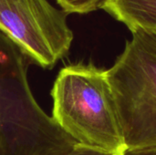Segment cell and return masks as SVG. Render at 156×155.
<instances>
[{
  "label": "cell",
  "instance_id": "obj_1",
  "mask_svg": "<svg viewBox=\"0 0 156 155\" xmlns=\"http://www.w3.org/2000/svg\"><path fill=\"white\" fill-rule=\"evenodd\" d=\"M51 97L52 120L78 144L114 155L127 149L105 70L92 64L66 65Z\"/></svg>",
  "mask_w": 156,
  "mask_h": 155
},
{
  "label": "cell",
  "instance_id": "obj_2",
  "mask_svg": "<svg viewBox=\"0 0 156 155\" xmlns=\"http://www.w3.org/2000/svg\"><path fill=\"white\" fill-rule=\"evenodd\" d=\"M30 59L0 31V144L62 154L77 143L44 111L29 86Z\"/></svg>",
  "mask_w": 156,
  "mask_h": 155
},
{
  "label": "cell",
  "instance_id": "obj_3",
  "mask_svg": "<svg viewBox=\"0 0 156 155\" xmlns=\"http://www.w3.org/2000/svg\"><path fill=\"white\" fill-rule=\"evenodd\" d=\"M106 71L127 149L156 145V34L132 32Z\"/></svg>",
  "mask_w": 156,
  "mask_h": 155
},
{
  "label": "cell",
  "instance_id": "obj_4",
  "mask_svg": "<svg viewBox=\"0 0 156 155\" xmlns=\"http://www.w3.org/2000/svg\"><path fill=\"white\" fill-rule=\"evenodd\" d=\"M69 14L48 0H0V31L42 69H52L65 58L74 35Z\"/></svg>",
  "mask_w": 156,
  "mask_h": 155
},
{
  "label": "cell",
  "instance_id": "obj_5",
  "mask_svg": "<svg viewBox=\"0 0 156 155\" xmlns=\"http://www.w3.org/2000/svg\"><path fill=\"white\" fill-rule=\"evenodd\" d=\"M100 8L124 24L131 32L156 31V0H103Z\"/></svg>",
  "mask_w": 156,
  "mask_h": 155
},
{
  "label": "cell",
  "instance_id": "obj_6",
  "mask_svg": "<svg viewBox=\"0 0 156 155\" xmlns=\"http://www.w3.org/2000/svg\"><path fill=\"white\" fill-rule=\"evenodd\" d=\"M58 6L68 14L86 15L101 7L103 0H55Z\"/></svg>",
  "mask_w": 156,
  "mask_h": 155
},
{
  "label": "cell",
  "instance_id": "obj_7",
  "mask_svg": "<svg viewBox=\"0 0 156 155\" xmlns=\"http://www.w3.org/2000/svg\"><path fill=\"white\" fill-rule=\"evenodd\" d=\"M60 155H114L112 153H107L101 151H98L90 147H86L80 144H76L73 149Z\"/></svg>",
  "mask_w": 156,
  "mask_h": 155
},
{
  "label": "cell",
  "instance_id": "obj_8",
  "mask_svg": "<svg viewBox=\"0 0 156 155\" xmlns=\"http://www.w3.org/2000/svg\"><path fill=\"white\" fill-rule=\"evenodd\" d=\"M122 155H156V145L126 149Z\"/></svg>",
  "mask_w": 156,
  "mask_h": 155
},
{
  "label": "cell",
  "instance_id": "obj_9",
  "mask_svg": "<svg viewBox=\"0 0 156 155\" xmlns=\"http://www.w3.org/2000/svg\"><path fill=\"white\" fill-rule=\"evenodd\" d=\"M153 32H154V33H155V34H156V31H153Z\"/></svg>",
  "mask_w": 156,
  "mask_h": 155
}]
</instances>
